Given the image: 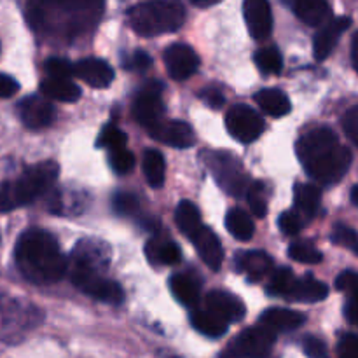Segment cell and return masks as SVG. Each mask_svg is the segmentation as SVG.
Here are the masks:
<instances>
[{
  "label": "cell",
  "instance_id": "cell-1",
  "mask_svg": "<svg viewBox=\"0 0 358 358\" xmlns=\"http://www.w3.org/2000/svg\"><path fill=\"white\" fill-rule=\"evenodd\" d=\"M103 0H27V17L38 34L76 38L93 30Z\"/></svg>",
  "mask_w": 358,
  "mask_h": 358
},
{
  "label": "cell",
  "instance_id": "cell-2",
  "mask_svg": "<svg viewBox=\"0 0 358 358\" xmlns=\"http://www.w3.org/2000/svg\"><path fill=\"white\" fill-rule=\"evenodd\" d=\"M297 157L304 171L322 185L338 184L352 164V150L341 145L338 135L329 128H315L296 143Z\"/></svg>",
  "mask_w": 358,
  "mask_h": 358
},
{
  "label": "cell",
  "instance_id": "cell-3",
  "mask_svg": "<svg viewBox=\"0 0 358 358\" xmlns=\"http://www.w3.org/2000/svg\"><path fill=\"white\" fill-rule=\"evenodd\" d=\"M14 255L17 269L34 283H55L69 269L56 238L44 229L24 231L17 240Z\"/></svg>",
  "mask_w": 358,
  "mask_h": 358
},
{
  "label": "cell",
  "instance_id": "cell-4",
  "mask_svg": "<svg viewBox=\"0 0 358 358\" xmlns=\"http://www.w3.org/2000/svg\"><path fill=\"white\" fill-rule=\"evenodd\" d=\"M59 168L55 161L34 164L17 180L0 184V212H9L41 198L55 185Z\"/></svg>",
  "mask_w": 358,
  "mask_h": 358
},
{
  "label": "cell",
  "instance_id": "cell-5",
  "mask_svg": "<svg viewBox=\"0 0 358 358\" xmlns=\"http://www.w3.org/2000/svg\"><path fill=\"white\" fill-rule=\"evenodd\" d=\"M185 21V7L180 0H152L128 10V23L142 37H157L177 31Z\"/></svg>",
  "mask_w": 358,
  "mask_h": 358
},
{
  "label": "cell",
  "instance_id": "cell-6",
  "mask_svg": "<svg viewBox=\"0 0 358 358\" xmlns=\"http://www.w3.org/2000/svg\"><path fill=\"white\" fill-rule=\"evenodd\" d=\"M206 164H208L217 184L227 194L243 196L248 191V187H250V177L245 171L241 161L238 157H234L233 154L226 152V150L210 152Z\"/></svg>",
  "mask_w": 358,
  "mask_h": 358
},
{
  "label": "cell",
  "instance_id": "cell-7",
  "mask_svg": "<svg viewBox=\"0 0 358 358\" xmlns=\"http://www.w3.org/2000/svg\"><path fill=\"white\" fill-rule=\"evenodd\" d=\"M70 280L80 292L87 294L93 299L101 301L107 304H121L124 301V290L119 283L105 278L101 273L87 271V269H70Z\"/></svg>",
  "mask_w": 358,
  "mask_h": 358
},
{
  "label": "cell",
  "instance_id": "cell-8",
  "mask_svg": "<svg viewBox=\"0 0 358 358\" xmlns=\"http://www.w3.org/2000/svg\"><path fill=\"white\" fill-rule=\"evenodd\" d=\"M276 334L264 325L245 329L227 348V357L233 358H264L275 345Z\"/></svg>",
  "mask_w": 358,
  "mask_h": 358
},
{
  "label": "cell",
  "instance_id": "cell-9",
  "mask_svg": "<svg viewBox=\"0 0 358 358\" xmlns=\"http://www.w3.org/2000/svg\"><path fill=\"white\" fill-rule=\"evenodd\" d=\"M227 131L241 143L255 142L264 131V119L248 105H234L226 115Z\"/></svg>",
  "mask_w": 358,
  "mask_h": 358
},
{
  "label": "cell",
  "instance_id": "cell-10",
  "mask_svg": "<svg viewBox=\"0 0 358 358\" xmlns=\"http://www.w3.org/2000/svg\"><path fill=\"white\" fill-rule=\"evenodd\" d=\"M161 94H163V83L150 80L138 91L133 101V115L147 129L163 121L164 105Z\"/></svg>",
  "mask_w": 358,
  "mask_h": 358
},
{
  "label": "cell",
  "instance_id": "cell-11",
  "mask_svg": "<svg viewBox=\"0 0 358 358\" xmlns=\"http://www.w3.org/2000/svg\"><path fill=\"white\" fill-rule=\"evenodd\" d=\"M163 59L168 73L175 80L189 79L199 69L198 52L187 44H171L164 49Z\"/></svg>",
  "mask_w": 358,
  "mask_h": 358
},
{
  "label": "cell",
  "instance_id": "cell-12",
  "mask_svg": "<svg viewBox=\"0 0 358 358\" xmlns=\"http://www.w3.org/2000/svg\"><path fill=\"white\" fill-rule=\"evenodd\" d=\"M110 252L107 245L98 240H83L77 243L72 254V268L87 269V271L101 273L108 268Z\"/></svg>",
  "mask_w": 358,
  "mask_h": 358
},
{
  "label": "cell",
  "instance_id": "cell-13",
  "mask_svg": "<svg viewBox=\"0 0 358 358\" xmlns=\"http://www.w3.org/2000/svg\"><path fill=\"white\" fill-rule=\"evenodd\" d=\"M150 136L157 142L164 143V145L175 147V149H187V147L194 145V131L191 126L184 121H159L149 128Z\"/></svg>",
  "mask_w": 358,
  "mask_h": 358
},
{
  "label": "cell",
  "instance_id": "cell-14",
  "mask_svg": "<svg viewBox=\"0 0 358 358\" xmlns=\"http://www.w3.org/2000/svg\"><path fill=\"white\" fill-rule=\"evenodd\" d=\"M243 16L255 41H266L273 31V13L268 0H245Z\"/></svg>",
  "mask_w": 358,
  "mask_h": 358
},
{
  "label": "cell",
  "instance_id": "cell-15",
  "mask_svg": "<svg viewBox=\"0 0 358 358\" xmlns=\"http://www.w3.org/2000/svg\"><path fill=\"white\" fill-rule=\"evenodd\" d=\"M20 110V117L23 124L30 129H41L45 128L55 119V107L49 100L38 94H31V96L23 98L17 105Z\"/></svg>",
  "mask_w": 358,
  "mask_h": 358
},
{
  "label": "cell",
  "instance_id": "cell-16",
  "mask_svg": "<svg viewBox=\"0 0 358 358\" xmlns=\"http://www.w3.org/2000/svg\"><path fill=\"white\" fill-rule=\"evenodd\" d=\"M352 24V20L348 16H339V17H331L325 24H322L318 34L315 35L313 41V52L317 59H325L331 56V52L334 51L336 44H338L339 37L345 34L346 30Z\"/></svg>",
  "mask_w": 358,
  "mask_h": 358
},
{
  "label": "cell",
  "instance_id": "cell-17",
  "mask_svg": "<svg viewBox=\"0 0 358 358\" xmlns=\"http://www.w3.org/2000/svg\"><path fill=\"white\" fill-rule=\"evenodd\" d=\"M73 76L94 90H105L114 80V70L101 58H84L73 65Z\"/></svg>",
  "mask_w": 358,
  "mask_h": 358
},
{
  "label": "cell",
  "instance_id": "cell-18",
  "mask_svg": "<svg viewBox=\"0 0 358 358\" xmlns=\"http://www.w3.org/2000/svg\"><path fill=\"white\" fill-rule=\"evenodd\" d=\"M206 308L224 320L231 322H240L245 318L247 308H245L243 301L236 297L234 294L226 292V290H212L206 296Z\"/></svg>",
  "mask_w": 358,
  "mask_h": 358
},
{
  "label": "cell",
  "instance_id": "cell-19",
  "mask_svg": "<svg viewBox=\"0 0 358 358\" xmlns=\"http://www.w3.org/2000/svg\"><path fill=\"white\" fill-rule=\"evenodd\" d=\"M192 243H194L201 261L205 262L212 271H219L224 261V250H222V245H220V240L217 238V234L213 233L212 229L203 226L201 229L194 234Z\"/></svg>",
  "mask_w": 358,
  "mask_h": 358
},
{
  "label": "cell",
  "instance_id": "cell-20",
  "mask_svg": "<svg viewBox=\"0 0 358 358\" xmlns=\"http://www.w3.org/2000/svg\"><path fill=\"white\" fill-rule=\"evenodd\" d=\"M329 296V287L324 282H318L311 275L304 278H294L289 290L283 297L287 301H299V303H318Z\"/></svg>",
  "mask_w": 358,
  "mask_h": 358
},
{
  "label": "cell",
  "instance_id": "cell-21",
  "mask_svg": "<svg viewBox=\"0 0 358 358\" xmlns=\"http://www.w3.org/2000/svg\"><path fill=\"white\" fill-rule=\"evenodd\" d=\"M304 322H306V317L299 311L287 310V308H269L261 315L259 324L268 327L275 334H280V332L296 331Z\"/></svg>",
  "mask_w": 358,
  "mask_h": 358
},
{
  "label": "cell",
  "instance_id": "cell-22",
  "mask_svg": "<svg viewBox=\"0 0 358 358\" xmlns=\"http://www.w3.org/2000/svg\"><path fill=\"white\" fill-rule=\"evenodd\" d=\"M145 255L150 264L173 266L182 259V252L178 245L168 236H154L147 241Z\"/></svg>",
  "mask_w": 358,
  "mask_h": 358
},
{
  "label": "cell",
  "instance_id": "cell-23",
  "mask_svg": "<svg viewBox=\"0 0 358 358\" xmlns=\"http://www.w3.org/2000/svg\"><path fill=\"white\" fill-rule=\"evenodd\" d=\"M296 16L308 27H322L332 17L327 0H292Z\"/></svg>",
  "mask_w": 358,
  "mask_h": 358
},
{
  "label": "cell",
  "instance_id": "cell-24",
  "mask_svg": "<svg viewBox=\"0 0 358 358\" xmlns=\"http://www.w3.org/2000/svg\"><path fill=\"white\" fill-rule=\"evenodd\" d=\"M238 266L250 282H261L273 273V259L266 252H245L238 257Z\"/></svg>",
  "mask_w": 358,
  "mask_h": 358
},
{
  "label": "cell",
  "instance_id": "cell-25",
  "mask_svg": "<svg viewBox=\"0 0 358 358\" xmlns=\"http://www.w3.org/2000/svg\"><path fill=\"white\" fill-rule=\"evenodd\" d=\"M170 289L175 299L187 308L199 303V282L187 273H177L170 278Z\"/></svg>",
  "mask_w": 358,
  "mask_h": 358
},
{
  "label": "cell",
  "instance_id": "cell-26",
  "mask_svg": "<svg viewBox=\"0 0 358 358\" xmlns=\"http://www.w3.org/2000/svg\"><path fill=\"white\" fill-rule=\"evenodd\" d=\"M191 324L199 334L208 336V338L213 339L222 338L227 332V327H229V322L224 320L222 317H219L213 311H210L208 308H205V310H196L191 315Z\"/></svg>",
  "mask_w": 358,
  "mask_h": 358
},
{
  "label": "cell",
  "instance_id": "cell-27",
  "mask_svg": "<svg viewBox=\"0 0 358 358\" xmlns=\"http://www.w3.org/2000/svg\"><path fill=\"white\" fill-rule=\"evenodd\" d=\"M41 91L45 98L62 101V103H73L80 98V87L70 79H52L48 77L41 84Z\"/></svg>",
  "mask_w": 358,
  "mask_h": 358
},
{
  "label": "cell",
  "instance_id": "cell-28",
  "mask_svg": "<svg viewBox=\"0 0 358 358\" xmlns=\"http://www.w3.org/2000/svg\"><path fill=\"white\" fill-rule=\"evenodd\" d=\"M294 203L304 219H313L320 210L322 192L313 184H296L294 187Z\"/></svg>",
  "mask_w": 358,
  "mask_h": 358
},
{
  "label": "cell",
  "instance_id": "cell-29",
  "mask_svg": "<svg viewBox=\"0 0 358 358\" xmlns=\"http://www.w3.org/2000/svg\"><path fill=\"white\" fill-rule=\"evenodd\" d=\"M336 287L348 294L345 306V317L350 324H358V273L345 271L336 280Z\"/></svg>",
  "mask_w": 358,
  "mask_h": 358
},
{
  "label": "cell",
  "instance_id": "cell-30",
  "mask_svg": "<svg viewBox=\"0 0 358 358\" xmlns=\"http://www.w3.org/2000/svg\"><path fill=\"white\" fill-rule=\"evenodd\" d=\"M255 101H257L259 107H261L266 114L271 115V117H283V115H287L292 110L289 96L280 90L259 91L257 96H255Z\"/></svg>",
  "mask_w": 358,
  "mask_h": 358
},
{
  "label": "cell",
  "instance_id": "cell-31",
  "mask_svg": "<svg viewBox=\"0 0 358 358\" xmlns=\"http://www.w3.org/2000/svg\"><path fill=\"white\" fill-rule=\"evenodd\" d=\"M175 222H177L178 229H180L185 236L191 238V240L203 227L201 213H199L198 206L192 201H187V199L178 203L177 210H175Z\"/></svg>",
  "mask_w": 358,
  "mask_h": 358
},
{
  "label": "cell",
  "instance_id": "cell-32",
  "mask_svg": "<svg viewBox=\"0 0 358 358\" xmlns=\"http://www.w3.org/2000/svg\"><path fill=\"white\" fill-rule=\"evenodd\" d=\"M143 175L147 178V184L154 189L163 187L164 177H166V161L164 156L156 149H147L142 159Z\"/></svg>",
  "mask_w": 358,
  "mask_h": 358
},
{
  "label": "cell",
  "instance_id": "cell-33",
  "mask_svg": "<svg viewBox=\"0 0 358 358\" xmlns=\"http://www.w3.org/2000/svg\"><path fill=\"white\" fill-rule=\"evenodd\" d=\"M226 227L227 231H229L231 236L236 238V240L240 241L252 240V236H254L255 233L254 220H252V217L241 208H233L227 212Z\"/></svg>",
  "mask_w": 358,
  "mask_h": 358
},
{
  "label": "cell",
  "instance_id": "cell-34",
  "mask_svg": "<svg viewBox=\"0 0 358 358\" xmlns=\"http://www.w3.org/2000/svg\"><path fill=\"white\" fill-rule=\"evenodd\" d=\"M255 65L266 76H276L283 70V58L282 52L275 48V45H268V48H262L255 52L254 58Z\"/></svg>",
  "mask_w": 358,
  "mask_h": 358
},
{
  "label": "cell",
  "instance_id": "cell-35",
  "mask_svg": "<svg viewBox=\"0 0 358 358\" xmlns=\"http://www.w3.org/2000/svg\"><path fill=\"white\" fill-rule=\"evenodd\" d=\"M289 257L294 261L301 262V264H320L324 261L322 252L315 247L311 241H294L289 247Z\"/></svg>",
  "mask_w": 358,
  "mask_h": 358
},
{
  "label": "cell",
  "instance_id": "cell-36",
  "mask_svg": "<svg viewBox=\"0 0 358 358\" xmlns=\"http://www.w3.org/2000/svg\"><path fill=\"white\" fill-rule=\"evenodd\" d=\"M268 198L269 192L266 184H262V182H252L247 191V203L250 206L252 213L255 217H259V219L268 215Z\"/></svg>",
  "mask_w": 358,
  "mask_h": 358
},
{
  "label": "cell",
  "instance_id": "cell-37",
  "mask_svg": "<svg viewBox=\"0 0 358 358\" xmlns=\"http://www.w3.org/2000/svg\"><path fill=\"white\" fill-rule=\"evenodd\" d=\"M294 271L290 268H278L271 273L269 276V283H268V294L269 296H276V297H283L289 290L290 283L294 282Z\"/></svg>",
  "mask_w": 358,
  "mask_h": 358
},
{
  "label": "cell",
  "instance_id": "cell-38",
  "mask_svg": "<svg viewBox=\"0 0 358 358\" xmlns=\"http://www.w3.org/2000/svg\"><path fill=\"white\" fill-rule=\"evenodd\" d=\"M128 142V136L122 129H119L115 124H107L100 131V136L96 140V145L100 149H119V147H124Z\"/></svg>",
  "mask_w": 358,
  "mask_h": 358
},
{
  "label": "cell",
  "instance_id": "cell-39",
  "mask_svg": "<svg viewBox=\"0 0 358 358\" xmlns=\"http://www.w3.org/2000/svg\"><path fill=\"white\" fill-rule=\"evenodd\" d=\"M108 161H110L112 170L117 175H126L135 168V156H133L131 150L124 149V147H119V149H112L110 156H108Z\"/></svg>",
  "mask_w": 358,
  "mask_h": 358
},
{
  "label": "cell",
  "instance_id": "cell-40",
  "mask_svg": "<svg viewBox=\"0 0 358 358\" xmlns=\"http://www.w3.org/2000/svg\"><path fill=\"white\" fill-rule=\"evenodd\" d=\"M332 241L339 247H345L348 250H352L353 254L358 255V233L355 229L348 226H343V224H338L332 231Z\"/></svg>",
  "mask_w": 358,
  "mask_h": 358
},
{
  "label": "cell",
  "instance_id": "cell-41",
  "mask_svg": "<svg viewBox=\"0 0 358 358\" xmlns=\"http://www.w3.org/2000/svg\"><path fill=\"white\" fill-rule=\"evenodd\" d=\"M112 208L119 215H135L138 212V199L131 192L119 191L112 198Z\"/></svg>",
  "mask_w": 358,
  "mask_h": 358
},
{
  "label": "cell",
  "instance_id": "cell-42",
  "mask_svg": "<svg viewBox=\"0 0 358 358\" xmlns=\"http://www.w3.org/2000/svg\"><path fill=\"white\" fill-rule=\"evenodd\" d=\"M44 69L48 77L52 79H70V76H73V65L65 58H49L44 63Z\"/></svg>",
  "mask_w": 358,
  "mask_h": 358
},
{
  "label": "cell",
  "instance_id": "cell-43",
  "mask_svg": "<svg viewBox=\"0 0 358 358\" xmlns=\"http://www.w3.org/2000/svg\"><path fill=\"white\" fill-rule=\"evenodd\" d=\"M278 226L283 234H287V236H296L303 229V217L297 212H294V210H289V212H283L280 215Z\"/></svg>",
  "mask_w": 358,
  "mask_h": 358
},
{
  "label": "cell",
  "instance_id": "cell-44",
  "mask_svg": "<svg viewBox=\"0 0 358 358\" xmlns=\"http://www.w3.org/2000/svg\"><path fill=\"white\" fill-rule=\"evenodd\" d=\"M304 353H306L308 358H331L329 357L327 345L320 338H315V336H308L304 339Z\"/></svg>",
  "mask_w": 358,
  "mask_h": 358
},
{
  "label": "cell",
  "instance_id": "cell-45",
  "mask_svg": "<svg viewBox=\"0 0 358 358\" xmlns=\"http://www.w3.org/2000/svg\"><path fill=\"white\" fill-rule=\"evenodd\" d=\"M343 128H345L348 138L358 147V105L346 112L343 117Z\"/></svg>",
  "mask_w": 358,
  "mask_h": 358
},
{
  "label": "cell",
  "instance_id": "cell-46",
  "mask_svg": "<svg viewBox=\"0 0 358 358\" xmlns=\"http://www.w3.org/2000/svg\"><path fill=\"white\" fill-rule=\"evenodd\" d=\"M339 358H358V336L346 334L343 336L338 345Z\"/></svg>",
  "mask_w": 358,
  "mask_h": 358
},
{
  "label": "cell",
  "instance_id": "cell-47",
  "mask_svg": "<svg viewBox=\"0 0 358 358\" xmlns=\"http://www.w3.org/2000/svg\"><path fill=\"white\" fill-rule=\"evenodd\" d=\"M126 69L128 70H136V72H143V70L149 69L152 65V58H150L147 52L143 51H136L129 56L128 59L124 62Z\"/></svg>",
  "mask_w": 358,
  "mask_h": 358
},
{
  "label": "cell",
  "instance_id": "cell-48",
  "mask_svg": "<svg viewBox=\"0 0 358 358\" xmlns=\"http://www.w3.org/2000/svg\"><path fill=\"white\" fill-rule=\"evenodd\" d=\"M199 98L212 108H220L224 105V101H226V98H224L222 91L219 87H205L199 93Z\"/></svg>",
  "mask_w": 358,
  "mask_h": 358
},
{
  "label": "cell",
  "instance_id": "cell-49",
  "mask_svg": "<svg viewBox=\"0 0 358 358\" xmlns=\"http://www.w3.org/2000/svg\"><path fill=\"white\" fill-rule=\"evenodd\" d=\"M20 91V84L14 77L0 73V98H10Z\"/></svg>",
  "mask_w": 358,
  "mask_h": 358
},
{
  "label": "cell",
  "instance_id": "cell-50",
  "mask_svg": "<svg viewBox=\"0 0 358 358\" xmlns=\"http://www.w3.org/2000/svg\"><path fill=\"white\" fill-rule=\"evenodd\" d=\"M352 62L358 73V31L355 34V37H353V42H352Z\"/></svg>",
  "mask_w": 358,
  "mask_h": 358
},
{
  "label": "cell",
  "instance_id": "cell-51",
  "mask_svg": "<svg viewBox=\"0 0 358 358\" xmlns=\"http://www.w3.org/2000/svg\"><path fill=\"white\" fill-rule=\"evenodd\" d=\"M189 2H192L194 6H198V7H210V6H215V3H219L220 0H189Z\"/></svg>",
  "mask_w": 358,
  "mask_h": 358
},
{
  "label": "cell",
  "instance_id": "cell-52",
  "mask_svg": "<svg viewBox=\"0 0 358 358\" xmlns=\"http://www.w3.org/2000/svg\"><path fill=\"white\" fill-rule=\"evenodd\" d=\"M352 201L353 205L358 206V185H355V187L352 189Z\"/></svg>",
  "mask_w": 358,
  "mask_h": 358
}]
</instances>
